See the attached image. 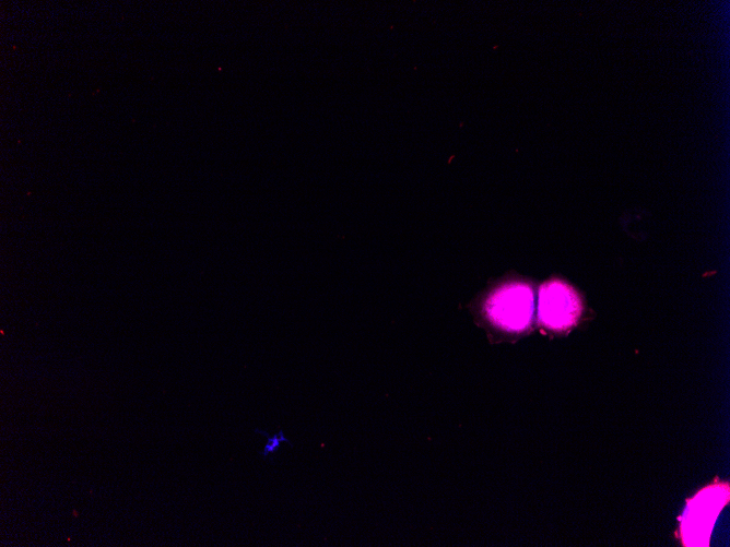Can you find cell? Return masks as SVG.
<instances>
[{
  "label": "cell",
  "instance_id": "obj_2",
  "mask_svg": "<svg viewBox=\"0 0 730 547\" xmlns=\"http://www.w3.org/2000/svg\"><path fill=\"white\" fill-rule=\"evenodd\" d=\"M534 310L532 289L521 283H510L495 290L487 300L490 320L509 332H520L531 323Z\"/></svg>",
  "mask_w": 730,
  "mask_h": 547
},
{
  "label": "cell",
  "instance_id": "obj_4",
  "mask_svg": "<svg viewBox=\"0 0 730 547\" xmlns=\"http://www.w3.org/2000/svg\"><path fill=\"white\" fill-rule=\"evenodd\" d=\"M255 432L260 433L264 437H267V443L263 448L262 451H260V455L263 456V459L268 457L269 455L274 454L281 445V442H286L290 445H293L292 442L284 436L283 430L280 429L273 436H270L268 432L256 428Z\"/></svg>",
  "mask_w": 730,
  "mask_h": 547
},
{
  "label": "cell",
  "instance_id": "obj_1",
  "mask_svg": "<svg viewBox=\"0 0 730 547\" xmlns=\"http://www.w3.org/2000/svg\"><path fill=\"white\" fill-rule=\"evenodd\" d=\"M728 501V483L711 484L687 500L680 524L682 544L690 547L708 546L717 516Z\"/></svg>",
  "mask_w": 730,
  "mask_h": 547
},
{
  "label": "cell",
  "instance_id": "obj_3",
  "mask_svg": "<svg viewBox=\"0 0 730 547\" xmlns=\"http://www.w3.org/2000/svg\"><path fill=\"white\" fill-rule=\"evenodd\" d=\"M581 312L580 299L567 284L553 281L539 293L538 313L543 325L564 331L574 325Z\"/></svg>",
  "mask_w": 730,
  "mask_h": 547
}]
</instances>
